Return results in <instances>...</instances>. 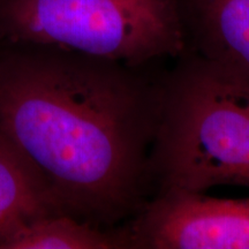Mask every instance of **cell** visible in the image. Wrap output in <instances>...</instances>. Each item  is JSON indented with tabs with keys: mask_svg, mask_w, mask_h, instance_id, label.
<instances>
[{
	"mask_svg": "<svg viewBox=\"0 0 249 249\" xmlns=\"http://www.w3.org/2000/svg\"><path fill=\"white\" fill-rule=\"evenodd\" d=\"M147 67L0 44V130L62 214L114 229L150 200L165 77L152 79Z\"/></svg>",
	"mask_w": 249,
	"mask_h": 249,
	"instance_id": "obj_1",
	"label": "cell"
},
{
	"mask_svg": "<svg viewBox=\"0 0 249 249\" xmlns=\"http://www.w3.org/2000/svg\"><path fill=\"white\" fill-rule=\"evenodd\" d=\"M178 60L150 154L154 194L249 187V82L188 51Z\"/></svg>",
	"mask_w": 249,
	"mask_h": 249,
	"instance_id": "obj_2",
	"label": "cell"
},
{
	"mask_svg": "<svg viewBox=\"0 0 249 249\" xmlns=\"http://www.w3.org/2000/svg\"><path fill=\"white\" fill-rule=\"evenodd\" d=\"M0 44L55 46L132 67L186 51L179 0H0Z\"/></svg>",
	"mask_w": 249,
	"mask_h": 249,
	"instance_id": "obj_3",
	"label": "cell"
},
{
	"mask_svg": "<svg viewBox=\"0 0 249 249\" xmlns=\"http://www.w3.org/2000/svg\"><path fill=\"white\" fill-rule=\"evenodd\" d=\"M123 229L132 249H249V198L165 189Z\"/></svg>",
	"mask_w": 249,
	"mask_h": 249,
	"instance_id": "obj_4",
	"label": "cell"
},
{
	"mask_svg": "<svg viewBox=\"0 0 249 249\" xmlns=\"http://www.w3.org/2000/svg\"><path fill=\"white\" fill-rule=\"evenodd\" d=\"M186 51L249 82V0H179Z\"/></svg>",
	"mask_w": 249,
	"mask_h": 249,
	"instance_id": "obj_5",
	"label": "cell"
},
{
	"mask_svg": "<svg viewBox=\"0 0 249 249\" xmlns=\"http://www.w3.org/2000/svg\"><path fill=\"white\" fill-rule=\"evenodd\" d=\"M57 214L42 177L0 130V249L23 224Z\"/></svg>",
	"mask_w": 249,
	"mask_h": 249,
	"instance_id": "obj_6",
	"label": "cell"
},
{
	"mask_svg": "<svg viewBox=\"0 0 249 249\" xmlns=\"http://www.w3.org/2000/svg\"><path fill=\"white\" fill-rule=\"evenodd\" d=\"M129 241L123 227L102 229L66 214L23 224L1 249H124Z\"/></svg>",
	"mask_w": 249,
	"mask_h": 249,
	"instance_id": "obj_7",
	"label": "cell"
}]
</instances>
